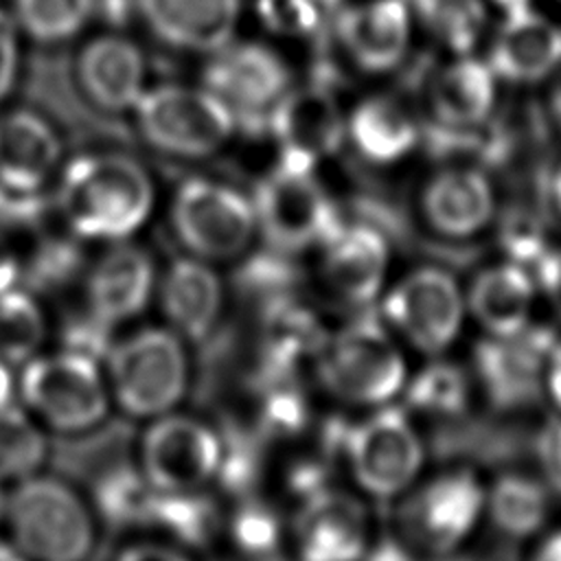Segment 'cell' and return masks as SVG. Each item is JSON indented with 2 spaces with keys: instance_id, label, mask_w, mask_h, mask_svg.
<instances>
[{
  "instance_id": "obj_1",
  "label": "cell",
  "mask_w": 561,
  "mask_h": 561,
  "mask_svg": "<svg viewBox=\"0 0 561 561\" xmlns=\"http://www.w3.org/2000/svg\"><path fill=\"white\" fill-rule=\"evenodd\" d=\"M57 210L77 239L118 243L153 213L156 182L147 164L116 149L83 151L57 175Z\"/></svg>"
},
{
  "instance_id": "obj_2",
  "label": "cell",
  "mask_w": 561,
  "mask_h": 561,
  "mask_svg": "<svg viewBox=\"0 0 561 561\" xmlns=\"http://www.w3.org/2000/svg\"><path fill=\"white\" fill-rule=\"evenodd\" d=\"M131 116L147 147L191 162L224 151L241 125L234 112L202 81L151 83Z\"/></svg>"
},
{
  "instance_id": "obj_3",
  "label": "cell",
  "mask_w": 561,
  "mask_h": 561,
  "mask_svg": "<svg viewBox=\"0 0 561 561\" xmlns=\"http://www.w3.org/2000/svg\"><path fill=\"white\" fill-rule=\"evenodd\" d=\"M316 375L324 390L351 405H386L410 377L408 362L383 320L357 318L316 348Z\"/></svg>"
},
{
  "instance_id": "obj_4",
  "label": "cell",
  "mask_w": 561,
  "mask_h": 561,
  "mask_svg": "<svg viewBox=\"0 0 561 561\" xmlns=\"http://www.w3.org/2000/svg\"><path fill=\"white\" fill-rule=\"evenodd\" d=\"M4 524L28 561H85L94 519L79 493L53 476L33 473L7 493Z\"/></svg>"
},
{
  "instance_id": "obj_5",
  "label": "cell",
  "mask_w": 561,
  "mask_h": 561,
  "mask_svg": "<svg viewBox=\"0 0 561 561\" xmlns=\"http://www.w3.org/2000/svg\"><path fill=\"white\" fill-rule=\"evenodd\" d=\"M110 394L131 416L156 419L171 412L188 386V357L171 327H145L112 342L105 355Z\"/></svg>"
},
{
  "instance_id": "obj_6",
  "label": "cell",
  "mask_w": 561,
  "mask_h": 561,
  "mask_svg": "<svg viewBox=\"0 0 561 561\" xmlns=\"http://www.w3.org/2000/svg\"><path fill=\"white\" fill-rule=\"evenodd\" d=\"M15 392L31 416L70 434L99 425L110 408V386L99 362L72 348L24 362Z\"/></svg>"
},
{
  "instance_id": "obj_7",
  "label": "cell",
  "mask_w": 561,
  "mask_h": 561,
  "mask_svg": "<svg viewBox=\"0 0 561 561\" xmlns=\"http://www.w3.org/2000/svg\"><path fill=\"white\" fill-rule=\"evenodd\" d=\"M169 221L184 250L208 263L241 256L259 232L252 195L206 175L178 184L169 204Z\"/></svg>"
},
{
  "instance_id": "obj_8",
  "label": "cell",
  "mask_w": 561,
  "mask_h": 561,
  "mask_svg": "<svg viewBox=\"0 0 561 561\" xmlns=\"http://www.w3.org/2000/svg\"><path fill=\"white\" fill-rule=\"evenodd\" d=\"M381 320L414 351L445 355L469 322L465 285L440 265H419L381 298Z\"/></svg>"
},
{
  "instance_id": "obj_9",
  "label": "cell",
  "mask_w": 561,
  "mask_h": 561,
  "mask_svg": "<svg viewBox=\"0 0 561 561\" xmlns=\"http://www.w3.org/2000/svg\"><path fill=\"white\" fill-rule=\"evenodd\" d=\"M486 524V480L473 467H451L410 489L401 528L412 548L438 557L462 546Z\"/></svg>"
},
{
  "instance_id": "obj_10",
  "label": "cell",
  "mask_w": 561,
  "mask_h": 561,
  "mask_svg": "<svg viewBox=\"0 0 561 561\" xmlns=\"http://www.w3.org/2000/svg\"><path fill=\"white\" fill-rule=\"evenodd\" d=\"M342 436L348 471L368 495L392 500L416 484L425 462V445L405 408L379 405Z\"/></svg>"
},
{
  "instance_id": "obj_11",
  "label": "cell",
  "mask_w": 561,
  "mask_h": 561,
  "mask_svg": "<svg viewBox=\"0 0 561 561\" xmlns=\"http://www.w3.org/2000/svg\"><path fill=\"white\" fill-rule=\"evenodd\" d=\"M559 337L561 331L543 320L513 335H480L469 359L478 397L504 414L524 412L543 401L546 364Z\"/></svg>"
},
{
  "instance_id": "obj_12",
  "label": "cell",
  "mask_w": 561,
  "mask_h": 561,
  "mask_svg": "<svg viewBox=\"0 0 561 561\" xmlns=\"http://www.w3.org/2000/svg\"><path fill=\"white\" fill-rule=\"evenodd\" d=\"M259 232L280 252H300L322 241L342 221L316 171L278 162L256 186Z\"/></svg>"
},
{
  "instance_id": "obj_13",
  "label": "cell",
  "mask_w": 561,
  "mask_h": 561,
  "mask_svg": "<svg viewBox=\"0 0 561 561\" xmlns=\"http://www.w3.org/2000/svg\"><path fill=\"white\" fill-rule=\"evenodd\" d=\"M202 83L239 118L267 121L274 107L296 85L285 53L267 39H241L206 57Z\"/></svg>"
},
{
  "instance_id": "obj_14",
  "label": "cell",
  "mask_w": 561,
  "mask_h": 561,
  "mask_svg": "<svg viewBox=\"0 0 561 561\" xmlns=\"http://www.w3.org/2000/svg\"><path fill=\"white\" fill-rule=\"evenodd\" d=\"M221 462L219 434L186 414L156 416L140 440V473L162 493H197L219 476Z\"/></svg>"
},
{
  "instance_id": "obj_15",
  "label": "cell",
  "mask_w": 561,
  "mask_h": 561,
  "mask_svg": "<svg viewBox=\"0 0 561 561\" xmlns=\"http://www.w3.org/2000/svg\"><path fill=\"white\" fill-rule=\"evenodd\" d=\"M329 35L342 59L366 77L401 68L412 50L416 22L410 0H344L335 7Z\"/></svg>"
},
{
  "instance_id": "obj_16",
  "label": "cell",
  "mask_w": 561,
  "mask_h": 561,
  "mask_svg": "<svg viewBox=\"0 0 561 561\" xmlns=\"http://www.w3.org/2000/svg\"><path fill=\"white\" fill-rule=\"evenodd\" d=\"M283 164L316 171L346 145V107L324 85H294L267 118Z\"/></svg>"
},
{
  "instance_id": "obj_17",
  "label": "cell",
  "mask_w": 561,
  "mask_h": 561,
  "mask_svg": "<svg viewBox=\"0 0 561 561\" xmlns=\"http://www.w3.org/2000/svg\"><path fill=\"white\" fill-rule=\"evenodd\" d=\"M131 9L164 48L208 57L239 37L245 0H131Z\"/></svg>"
},
{
  "instance_id": "obj_18",
  "label": "cell",
  "mask_w": 561,
  "mask_h": 561,
  "mask_svg": "<svg viewBox=\"0 0 561 561\" xmlns=\"http://www.w3.org/2000/svg\"><path fill=\"white\" fill-rule=\"evenodd\" d=\"M75 79L81 94L107 114H131L151 85L142 46L116 31L92 35L81 44Z\"/></svg>"
},
{
  "instance_id": "obj_19",
  "label": "cell",
  "mask_w": 561,
  "mask_h": 561,
  "mask_svg": "<svg viewBox=\"0 0 561 561\" xmlns=\"http://www.w3.org/2000/svg\"><path fill=\"white\" fill-rule=\"evenodd\" d=\"M419 208L434 234L447 241H469L495 221L497 191L478 167L449 164L425 180Z\"/></svg>"
},
{
  "instance_id": "obj_20",
  "label": "cell",
  "mask_w": 561,
  "mask_h": 561,
  "mask_svg": "<svg viewBox=\"0 0 561 561\" xmlns=\"http://www.w3.org/2000/svg\"><path fill=\"white\" fill-rule=\"evenodd\" d=\"M320 250V278L340 302L366 307L381 296L390 265V245L379 228L364 221H340Z\"/></svg>"
},
{
  "instance_id": "obj_21",
  "label": "cell",
  "mask_w": 561,
  "mask_h": 561,
  "mask_svg": "<svg viewBox=\"0 0 561 561\" xmlns=\"http://www.w3.org/2000/svg\"><path fill=\"white\" fill-rule=\"evenodd\" d=\"M296 546L302 561H359L368 546V513L337 489H316L296 517Z\"/></svg>"
},
{
  "instance_id": "obj_22",
  "label": "cell",
  "mask_w": 561,
  "mask_h": 561,
  "mask_svg": "<svg viewBox=\"0 0 561 561\" xmlns=\"http://www.w3.org/2000/svg\"><path fill=\"white\" fill-rule=\"evenodd\" d=\"M64 162V140L46 116L33 110L0 114V186L42 195Z\"/></svg>"
},
{
  "instance_id": "obj_23",
  "label": "cell",
  "mask_w": 561,
  "mask_h": 561,
  "mask_svg": "<svg viewBox=\"0 0 561 561\" xmlns=\"http://www.w3.org/2000/svg\"><path fill=\"white\" fill-rule=\"evenodd\" d=\"M469 320L480 335H513L530 327L541 305L535 276L504 259L480 267L465 285Z\"/></svg>"
},
{
  "instance_id": "obj_24",
  "label": "cell",
  "mask_w": 561,
  "mask_h": 561,
  "mask_svg": "<svg viewBox=\"0 0 561 561\" xmlns=\"http://www.w3.org/2000/svg\"><path fill=\"white\" fill-rule=\"evenodd\" d=\"M421 142L414 110L390 92H368L346 107V145L373 167L403 162Z\"/></svg>"
},
{
  "instance_id": "obj_25",
  "label": "cell",
  "mask_w": 561,
  "mask_h": 561,
  "mask_svg": "<svg viewBox=\"0 0 561 561\" xmlns=\"http://www.w3.org/2000/svg\"><path fill=\"white\" fill-rule=\"evenodd\" d=\"M156 287L151 256L127 241L114 243L99 256L85 278L88 313L107 327L136 318Z\"/></svg>"
},
{
  "instance_id": "obj_26",
  "label": "cell",
  "mask_w": 561,
  "mask_h": 561,
  "mask_svg": "<svg viewBox=\"0 0 561 561\" xmlns=\"http://www.w3.org/2000/svg\"><path fill=\"white\" fill-rule=\"evenodd\" d=\"M160 307L178 335L195 342L208 337L224 309V287L213 263L191 254L175 259L160 280Z\"/></svg>"
},
{
  "instance_id": "obj_27",
  "label": "cell",
  "mask_w": 561,
  "mask_h": 561,
  "mask_svg": "<svg viewBox=\"0 0 561 561\" xmlns=\"http://www.w3.org/2000/svg\"><path fill=\"white\" fill-rule=\"evenodd\" d=\"M500 79L535 83L561 66V26L537 9L504 18L489 50Z\"/></svg>"
},
{
  "instance_id": "obj_28",
  "label": "cell",
  "mask_w": 561,
  "mask_h": 561,
  "mask_svg": "<svg viewBox=\"0 0 561 561\" xmlns=\"http://www.w3.org/2000/svg\"><path fill=\"white\" fill-rule=\"evenodd\" d=\"M500 77L489 59L451 55L427 85V107L434 121L451 129L482 123L497 101Z\"/></svg>"
},
{
  "instance_id": "obj_29",
  "label": "cell",
  "mask_w": 561,
  "mask_h": 561,
  "mask_svg": "<svg viewBox=\"0 0 561 561\" xmlns=\"http://www.w3.org/2000/svg\"><path fill=\"white\" fill-rule=\"evenodd\" d=\"M554 497L539 471H502L486 480V524L508 541H533L552 524Z\"/></svg>"
},
{
  "instance_id": "obj_30",
  "label": "cell",
  "mask_w": 561,
  "mask_h": 561,
  "mask_svg": "<svg viewBox=\"0 0 561 561\" xmlns=\"http://www.w3.org/2000/svg\"><path fill=\"white\" fill-rule=\"evenodd\" d=\"M403 394L408 401L405 410L436 421H456L469 412L478 390L469 364L436 355L408 377Z\"/></svg>"
},
{
  "instance_id": "obj_31",
  "label": "cell",
  "mask_w": 561,
  "mask_h": 561,
  "mask_svg": "<svg viewBox=\"0 0 561 561\" xmlns=\"http://www.w3.org/2000/svg\"><path fill=\"white\" fill-rule=\"evenodd\" d=\"M24 39L64 46L79 39L99 15V0H9Z\"/></svg>"
},
{
  "instance_id": "obj_32",
  "label": "cell",
  "mask_w": 561,
  "mask_h": 561,
  "mask_svg": "<svg viewBox=\"0 0 561 561\" xmlns=\"http://www.w3.org/2000/svg\"><path fill=\"white\" fill-rule=\"evenodd\" d=\"M416 31L449 55H469L486 26L484 0H410Z\"/></svg>"
},
{
  "instance_id": "obj_33",
  "label": "cell",
  "mask_w": 561,
  "mask_h": 561,
  "mask_svg": "<svg viewBox=\"0 0 561 561\" xmlns=\"http://www.w3.org/2000/svg\"><path fill=\"white\" fill-rule=\"evenodd\" d=\"M44 337L46 316L37 298L18 285L0 291V359L22 366L37 355Z\"/></svg>"
},
{
  "instance_id": "obj_34",
  "label": "cell",
  "mask_w": 561,
  "mask_h": 561,
  "mask_svg": "<svg viewBox=\"0 0 561 561\" xmlns=\"http://www.w3.org/2000/svg\"><path fill=\"white\" fill-rule=\"evenodd\" d=\"M46 438L35 419L18 408L0 410V482H20L39 471L46 460Z\"/></svg>"
},
{
  "instance_id": "obj_35",
  "label": "cell",
  "mask_w": 561,
  "mask_h": 561,
  "mask_svg": "<svg viewBox=\"0 0 561 561\" xmlns=\"http://www.w3.org/2000/svg\"><path fill=\"white\" fill-rule=\"evenodd\" d=\"M261 26L285 42H307L318 33H329L335 9L322 0H254Z\"/></svg>"
},
{
  "instance_id": "obj_36",
  "label": "cell",
  "mask_w": 561,
  "mask_h": 561,
  "mask_svg": "<svg viewBox=\"0 0 561 561\" xmlns=\"http://www.w3.org/2000/svg\"><path fill=\"white\" fill-rule=\"evenodd\" d=\"M557 243L559 241H554L537 221L515 219L500 232V259L511 261L535 276Z\"/></svg>"
},
{
  "instance_id": "obj_37",
  "label": "cell",
  "mask_w": 561,
  "mask_h": 561,
  "mask_svg": "<svg viewBox=\"0 0 561 561\" xmlns=\"http://www.w3.org/2000/svg\"><path fill=\"white\" fill-rule=\"evenodd\" d=\"M24 35L9 11L0 4V105L15 92L24 57Z\"/></svg>"
},
{
  "instance_id": "obj_38",
  "label": "cell",
  "mask_w": 561,
  "mask_h": 561,
  "mask_svg": "<svg viewBox=\"0 0 561 561\" xmlns=\"http://www.w3.org/2000/svg\"><path fill=\"white\" fill-rule=\"evenodd\" d=\"M537 467L557 497H561V414L541 425L537 434Z\"/></svg>"
},
{
  "instance_id": "obj_39",
  "label": "cell",
  "mask_w": 561,
  "mask_h": 561,
  "mask_svg": "<svg viewBox=\"0 0 561 561\" xmlns=\"http://www.w3.org/2000/svg\"><path fill=\"white\" fill-rule=\"evenodd\" d=\"M77 259H81L79 252L68 243H64V245L50 243V245L42 248L31 265L35 283H39V285L66 283V278L77 267Z\"/></svg>"
},
{
  "instance_id": "obj_40",
  "label": "cell",
  "mask_w": 561,
  "mask_h": 561,
  "mask_svg": "<svg viewBox=\"0 0 561 561\" xmlns=\"http://www.w3.org/2000/svg\"><path fill=\"white\" fill-rule=\"evenodd\" d=\"M234 524V535L239 543L252 552L267 550L276 541V522L272 513L261 506L245 508Z\"/></svg>"
},
{
  "instance_id": "obj_41",
  "label": "cell",
  "mask_w": 561,
  "mask_h": 561,
  "mask_svg": "<svg viewBox=\"0 0 561 561\" xmlns=\"http://www.w3.org/2000/svg\"><path fill=\"white\" fill-rule=\"evenodd\" d=\"M541 302L552 311L557 324L561 327V243L550 252L535 274Z\"/></svg>"
},
{
  "instance_id": "obj_42",
  "label": "cell",
  "mask_w": 561,
  "mask_h": 561,
  "mask_svg": "<svg viewBox=\"0 0 561 561\" xmlns=\"http://www.w3.org/2000/svg\"><path fill=\"white\" fill-rule=\"evenodd\" d=\"M116 561H191L180 550L164 543H136L125 548Z\"/></svg>"
},
{
  "instance_id": "obj_43",
  "label": "cell",
  "mask_w": 561,
  "mask_h": 561,
  "mask_svg": "<svg viewBox=\"0 0 561 561\" xmlns=\"http://www.w3.org/2000/svg\"><path fill=\"white\" fill-rule=\"evenodd\" d=\"M543 401L552 405L557 414H561V337L550 351L546 375H543Z\"/></svg>"
},
{
  "instance_id": "obj_44",
  "label": "cell",
  "mask_w": 561,
  "mask_h": 561,
  "mask_svg": "<svg viewBox=\"0 0 561 561\" xmlns=\"http://www.w3.org/2000/svg\"><path fill=\"white\" fill-rule=\"evenodd\" d=\"M526 561H561V524H550L530 541Z\"/></svg>"
},
{
  "instance_id": "obj_45",
  "label": "cell",
  "mask_w": 561,
  "mask_h": 561,
  "mask_svg": "<svg viewBox=\"0 0 561 561\" xmlns=\"http://www.w3.org/2000/svg\"><path fill=\"white\" fill-rule=\"evenodd\" d=\"M22 276V263L13 245L9 243L4 230H0V291H7L18 285Z\"/></svg>"
},
{
  "instance_id": "obj_46",
  "label": "cell",
  "mask_w": 561,
  "mask_h": 561,
  "mask_svg": "<svg viewBox=\"0 0 561 561\" xmlns=\"http://www.w3.org/2000/svg\"><path fill=\"white\" fill-rule=\"evenodd\" d=\"M13 397H15V381H13L11 368L0 359V410L11 405Z\"/></svg>"
},
{
  "instance_id": "obj_47",
  "label": "cell",
  "mask_w": 561,
  "mask_h": 561,
  "mask_svg": "<svg viewBox=\"0 0 561 561\" xmlns=\"http://www.w3.org/2000/svg\"><path fill=\"white\" fill-rule=\"evenodd\" d=\"M489 2L495 9H500L504 18L517 15V13H526V11L535 9V0H489Z\"/></svg>"
},
{
  "instance_id": "obj_48",
  "label": "cell",
  "mask_w": 561,
  "mask_h": 561,
  "mask_svg": "<svg viewBox=\"0 0 561 561\" xmlns=\"http://www.w3.org/2000/svg\"><path fill=\"white\" fill-rule=\"evenodd\" d=\"M0 561H28V559L11 539L9 541L0 539Z\"/></svg>"
},
{
  "instance_id": "obj_49",
  "label": "cell",
  "mask_w": 561,
  "mask_h": 561,
  "mask_svg": "<svg viewBox=\"0 0 561 561\" xmlns=\"http://www.w3.org/2000/svg\"><path fill=\"white\" fill-rule=\"evenodd\" d=\"M550 195H552V204H554V210H557V213H559V217H561V167L557 169V173H554V178H552Z\"/></svg>"
},
{
  "instance_id": "obj_50",
  "label": "cell",
  "mask_w": 561,
  "mask_h": 561,
  "mask_svg": "<svg viewBox=\"0 0 561 561\" xmlns=\"http://www.w3.org/2000/svg\"><path fill=\"white\" fill-rule=\"evenodd\" d=\"M430 561H482V559H476V557H469V554H462L460 550H456V552H447V554L430 557Z\"/></svg>"
},
{
  "instance_id": "obj_51",
  "label": "cell",
  "mask_w": 561,
  "mask_h": 561,
  "mask_svg": "<svg viewBox=\"0 0 561 561\" xmlns=\"http://www.w3.org/2000/svg\"><path fill=\"white\" fill-rule=\"evenodd\" d=\"M552 112H554V118L561 123V77L552 90Z\"/></svg>"
},
{
  "instance_id": "obj_52",
  "label": "cell",
  "mask_w": 561,
  "mask_h": 561,
  "mask_svg": "<svg viewBox=\"0 0 561 561\" xmlns=\"http://www.w3.org/2000/svg\"><path fill=\"white\" fill-rule=\"evenodd\" d=\"M4 513H7V493L0 482V524H4Z\"/></svg>"
},
{
  "instance_id": "obj_53",
  "label": "cell",
  "mask_w": 561,
  "mask_h": 561,
  "mask_svg": "<svg viewBox=\"0 0 561 561\" xmlns=\"http://www.w3.org/2000/svg\"><path fill=\"white\" fill-rule=\"evenodd\" d=\"M559 2H561V0H559Z\"/></svg>"
}]
</instances>
